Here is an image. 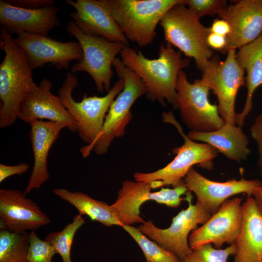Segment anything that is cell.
I'll use <instances>...</instances> for the list:
<instances>
[{"label":"cell","mask_w":262,"mask_h":262,"mask_svg":"<svg viewBox=\"0 0 262 262\" xmlns=\"http://www.w3.org/2000/svg\"><path fill=\"white\" fill-rule=\"evenodd\" d=\"M159 49L158 58L149 59L141 51L126 46L120 53V59L141 79L147 91V99L157 101L163 106H166V100L177 109L176 88L178 74L189 66L190 60L182 58V52L176 51L168 43L161 44Z\"/></svg>","instance_id":"1"},{"label":"cell","mask_w":262,"mask_h":262,"mask_svg":"<svg viewBox=\"0 0 262 262\" xmlns=\"http://www.w3.org/2000/svg\"><path fill=\"white\" fill-rule=\"evenodd\" d=\"M0 49L5 53L0 64V128L3 129L15 123L22 100L37 84L25 52L3 28L0 30Z\"/></svg>","instance_id":"2"},{"label":"cell","mask_w":262,"mask_h":262,"mask_svg":"<svg viewBox=\"0 0 262 262\" xmlns=\"http://www.w3.org/2000/svg\"><path fill=\"white\" fill-rule=\"evenodd\" d=\"M162 116L164 122L175 126L183 137L184 143L173 149V153L176 156L164 167L150 173H134V180L149 184L152 189L170 185L174 188L184 183V178L196 164L206 169H212L213 166V160L219 152L208 144L196 142L189 138L184 133L172 111L163 113Z\"/></svg>","instance_id":"3"},{"label":"cell","mask_w":262,"mask_h":262,"mask_svg":"<svg viewBox=\"0 0 262 262\" xmlns=\"http://www.w3.org/2000/svg\"><path fill=\"white\" fill-rule=\"evenodd\" d=\"M128 40L140 47L150 45L156 27L181 0H100Z\"/></svg>","instance_id":"4"},{"label":"cell","mask_w":262,"mask_h":262,"mask_svg":"<svg viewBox=\"0 0 262 262\" xmlns=\"http://www.w3.org/2000/svg\"><path fill=\"white\" fill-rule=\"evenodd\" d=\"M166 43L178 48L187 57L193 58L196 68L203 72L213 56L207 43L211 33L185 5V0L171 7L161 19Z\"/></svg>","instance_id":"5"},{"label":"cell","mask_w":262,"mask_h":262,"mask_svg":"<svg viewBox=\"0 0 262 262\" xmlns=\"http://www.w3.org/2000/svg\"><path fill=\"white\" fill-rule=\"evenodd\" d=\"M113 66L118 77L123 79L124 87L111 105L99 134L91 144L81 148L80 152L84 158L93 150L98 155L107 152L113 141L124 134L125 128L132 117L131 108L133 104L147 93L140 77L126 67L120 59L116 57Z\"/></svg>","instance_id":"6"},{"label":"cell","mask_w":262,"mask_h":262,"mask_svg":"<svg viewBox=\"0 0 262 262\" xmlns=\"http://www.w3.org/2000/svg\"><path fill=\"white\" fill-rule=\"evenodd\" d=\"M78 83L77 76L71 72H67L59 90L58 97L76 122L79 137L89 145L101 131L111 105L124 88V81L119 78L104 96H88L85 94L78 102L75 100L72 96Z\"/></svg>","instance_id":"7"},{"label":"cell","mask_w":262,"mask_h":262,"mask_svg":"<svg viewBox=\"0 0 262 262\" xmlns=\"http://www.w3.org/2000/svg\"><path fill=\"white\" fill-rule=\"evenodd\" d=\"M66 30L79 42L83 52V58L72 66L70 72H85L93 79L99 93L108 92L114 75L112 66L116 55L127 46L100 37L89 36L82 33L73 20L66 25Z\"/></svg>","instance_id":"8"},{"label":"cell","mask_w":262,"mask_h":262,"mask_svg":"<svg viewBox=\"0 0 262 262\" xmlns=\"http://www.w3.org/2000/svg\"><path fill=\"white\" fill-rule=\"evenodd\" d=\"M176 105L181 121L192 131L210 132L219 129L224 122L217 105L209 98L210 88L200 79L190 82L186 72L178 74L176 84Z\"/></svg>","instance_id":"9"},{"label":"cell","mask_w":262,"mask_h":262,"mask_svg":"<svg viewBox=\"0 0 262 262\" xmlns=\"http://www.w3.org/2000/svg\"><path fill=\"white\" fill-rule=\"evenodd\" d=\"M236 50H229L224 61L218 55L210 59L201 81L216 95L219 113L225 123L235 125V103L239 88L246 83L245 71L239 65Z\"/></svg>","instance_id":"10"},{"label":"cell","mask_w":262,"mask_h":262,"mask_svg":"<svg viewBox=\"0 0 262 262\" xmlns=\"http://www.w3.org/2000/svg\"><path fill=\"white\" fill-rule=\"evenodd\" d=\"M192 198L191 194L187 193L185 199L188 203V208L172 218L169 227L159 228L149 220L138 228L142 233L174 253L181 261L192 251L188 243L190 232L198 224H204L213 215L198 201L192 204Z\"/></svg>","instance_id":"11"},{"label":"cell","mask_w":262,"mask_h":262,"mask_svg":"<svg viewBox=\"0 0 262 262\" xmlns=\"http://www.w3.org/2000/svg\"><path fill=\"white\" fill-rule=\"evenodd\" d=\"M149 184L144 182L126 180L119 190L115 201L111 205L112 209L123 226L143 223L140 208L148 200H154L172 208L179 207L182 200L181 196L188 190L185 183L170 188H162L158 192H152Z\"/></svg>","instance_id":"12"},{"label":"cell","mask_w":262,"mask_h":262,"mask_svg":"<svg viewBox=\"0 0 262 262\" xmlns=\"http://www.w3.org/2000/svg\"><path fill=\"white\" fill-rule=\"evenodd\" d=\"M241 202L239 197L227 199L208 220L194 229L188 238L191 249L208 244H213L215 248L219 249L224 243L234 244L243 223Z\"/></svg>","instance_id":"13"},{"label":"cell","mask_w":262,"mask_h":262,"mask_svg":"<svg viewBox=\"0 0 262 262\" xmlns=\"http://www.w3.org/2000/svg\"><path fill=\"white\" fill-rule=\"evenodd\" d=\"M14 39L25 52L33 70L48 63L58 69H67L72 61L83 58L78 41L63 42L47 35L26 33L17 34Z\"/></svg>","instance_id":"14"},{"label":"cell","mask_w":262,"mask_h":262,"mask_svg":"<svg viewBox=\"0 0 262 262\" xmlns=\"http://www.w3.org/2000/svg\"><path fill=\"white\" fill-rule=\"evenodd\" d=\"M51 222L47 214L17 189H0V229L16 233L35 231Z\"/></svg>","instance_id":"15"},{"label":"cell","mask_w":262,"mask_h":262,"mask_svg":"<svg viewBox=\"0 0 262 262\" xmlns=\"http://www.w3.org/2000/svg\"><path fill=\"white\" fill-rule=\"evenodd\" d=\"M184 181L188 191L194 193L197 201L212 214L229 197L241 193L251 197L256 189L262 186V182L258 180H246L243 178L225 182L211 180L193 167L187 173Z\"/></svg>","instance_id":"16"},{"label":"cell","mask_w":262,"mask_h":262,"mask_svg":"<svg viewBox=\"0 0 262 262\" xmlns=\"http://www.w3.org/2000/svg\"><path fill=\"white\" fill-rule=\"evenodd\" d=\"M219 17L231 27L224 53L253 42L262 34V0L235 1Z\"/></svg>","instance_id":"17"},{"label":"cell","mask_w":262,"mask_h":262,"mask_svg":"<svg viewBox=\"0 0 262 262\" xmlns=\"http://www.w3.org/2000/svg\"><path fill=\"white\" fill-rule=\"evenodd\" d=\"M51 82L43 79L22 100L18 119L25 123L34 119L65 123L70 131H77L76 122L58 96L51 93Z\"/></svg>","instance_id":"18"},{"label":"cell","mask_w":262,"mask_h":262,"mask_svg":"<svg viewBox=\"0 0 262 262\" xmlns=\"http://www.w3.org/2000/svg\"><path fill=\"white\" fill-rule=\"evenodd\" d=\"M66 2L75 10L69 15L84 34L129 46L128 39L100 0H66Z\"/></svg>","instance_id":"19"},{"label":"cell","mask_w":262,"mask_h":262,"mask_svg":"<svg viewBox=\"0 0 262 262\" xmlns=\"http://www.w3.org/2000/svg\"><path fill=\"white\" fill-rule=\"evenodd\" d=\"M58 8L54 5L31 10L13 6L0 0V24L10 34L22 33L47 35L60 26Z\"/></svg>","instance_id":"20"},{"label":"cell","mask_w":262,"mask_h":262,"mask_svg":"<svg viewBox=\"0 0 262 262\" xmlns=\"http://www.w3.org/2000/svg\"><path fill=\"white\" fill-rule=\"evenodd\" d=\"M34 163L31 176L24 193L26 195L38 189L49 178L48 157L52 145L61 131L66 125L63 123L34 119L28 123Z\"/></svg>","instance_id":"21"},{"label":"cell","mask_w":262,"mask_h":262,"mask_svg":"<svg viewBox=\"0 0 262 262\" xmlns=\"http://www.w3.org/2000/svg\"><path fill=\"white\" fill-rule=\"evenodd\" d=\"M241 229L235 241V262H262V214L253 196L242 204Z\"/></svg>","instance_id":"22"},{"label":"cell","mask_w":262,"mask_h":262,"mask_svg":"<svg viewBox=\"0 0 262 262\" xmlns=\"http://www.w3.org/2000/svg\"><path fill=\"white\" fill-rule=\"evenodd\" d=\"M191 139L208 144L228 159L237 162L246 160L250 153L249 141L241 127L225 123L218 130L210 132L190 131Z\"/></svg>","instance_id":"23"},{"label":"cell","mask_w":262,"mask_h":262,"mask_svg":"<svg viewBox=\"0 0 262 262\" xmlns=\"http://www.w3.org/2000/svg\"><path fill=\"white\" fill-rule=\"evenodd\" d=\"M237 61L247 73L246 84V100L242 111L236 114L235 122L242 127L253 107V97L256 90L262 84V34L253 42L239 49Z\"/></svg>","instance_id":"24"},{"label":"cell","mask_w":262,"mask_h":262,"mask_svg":"<svg viewBox=\"0 0 262 262\" xmlns=\"http://www.w3.org/2000/svg\"><path fill=\"white\" fill-rule=\"evenodd\" d=\"M53 193L75 207L80 215H86L106 227L124 226L115 215L111 205L104 201L95 199L83 192L64 188L54 189Z\"/></svg>","instance_id":"25"},{"label":"cell","mask_w":262,"mask_h":262,"mask_svg":"<svg viewBox=\"0 0 262 262\" xmlns=\"http://www.w3.org/2000/svg\"><path fill=\"white\" fill-rule=\"evenodd\" d=\"M29 232L0 229V262H27Z\"/></svg>","instance_id":"26"},{"label":"cell","mask_w":262,"mask_h":262,"mask_svg":"<svg viewBox=\"0 0 262 262\" xmlns=\"http://www.w3.org/2000/svg\"><path fill=\"white\" fill-rule=\"evenodd\" d=\"M82 215L74 216L71 223H68L60 231L49 232L45 240L49 242L59 254L63 262H73L71 259V250L74 236L77 230L85 223Z\"/></svg>","instance_id":"27"},{"label":"cell","mask_w":262,"mask_h":262,"mask_svg":"<svg viewBox=\"0 0 262 262\" xmlns=\"http://www.w3.org/2000/svg\"><path fill=\"white\" fill-rule=\"evenodd\" d=\"M135 240L147 262H182L174 253L149 239L138 228L125 225L123 227Z\"/></svg>","instance_id":"28"},{"label":"cell","mask_w":262,"mask_h":262,"mask_svg":"<svg viewBox=\"0 0 262 262\" xmlns=\"http://www.w3.org/2000/svg\"><path fill=\"white\" fill-rule=\"evenodd\" d=\"M236 245L233 244L225 249H218L208 244L195 249L182 262H227L230 255H234Z\"/></svg>","instance_id":"29"},{"label":"cell","mask_w":262,"mask_h":262,"mask_svg":"<svg viewBox=\"0 0 262 262\" xmlns=\"http://www.w3.org/2000/svg\"><path fill=\"white\" fill-rule=\"evenodd\" d=\"M55 254L49 242L40 239L34 231L29 232L27 262H52Z\"/></svg>","instance_id":"30"},{"label":"cell","mask_w":262,"mask_h":262,"mask_svg":"<svg viewBox=\"0 0 262 262\" xmlns=\"http://www.w3.org/2000/svg\"><path fill=\"white\" fill-rule=\"evenodd\" d=\"M185 4L199 19L205 16H220L228 6L225 0H185Z\"/></svg>","instance_id":"31"},{"label":"cell","mask_w":262,"mask_h":262,"mask_svg":"<svg viewBox=\"0 0 262 262\" xmlns=\"http://www.w3.org/2000/svg\"><path fill=\"white\" fill-rule=\"evenodd\" d=\"M250 135L258 147V164L262 175V112L255 118L250 128Z\"/></svg>","instance_id":"32"},{"label":"cell","mask_w":262,"mask_h":262,"mask_svg":"<svg viewBox=\"0 0 262 262\" xmlns=\"http://www.w3.org/2000/svg\"><path fill=\"white\" fill-rule=\"evenodd\" d=\"M13 6L27 9L35 10L54 5V0H5Z\"/></svg>","instance_id":"33"},{"label":"cell","mask_w":262,"mask_h":262,"mask_svg":"<svg viewBox=\"0 0 262 262\" xmlns=\"http://www.w3.org/2000/svg\"><path fill=\"white\" fill-rule=\"evenodd\" d=\"M29 168L26 163H21L15 165H8L0 164V182L8 177L15 175H21L26 172Z\"/></svg>","instance_id":"34"},{"label":"cell","mask_w":262,"mask_h":262,"mask_svg":"<svg viewBox=\"0 0 262 262\" xmlns=\"http://www.w3.org/2000/svg\"><path fill=\"white\" fill-rule=\"evenodd\" d=\"M207 43L212 49H216L224 53L227 45V37L213 33H210L207 37Z\"/></svg>","instance_id":"35"},{"label":"cell","mask_w":262,"mask_h":262,"mask_svg":"<svg viewBox=\"0 0 262 262\" xmlns=\"http://www.w3.org/2000/svg\"><path fill=\"white\" fill-rule=\"evenodd\" d=\"M210 28L211 33L226 37L231 32V27L229 22L222 18L213 20Z\"/></svg>","instance_id":"36"},{"label":"cell","mask_w":262,"mask_h":262,"mask_svg":"<svg viewBox=\"0 0 262 262\" xmlns=\"http://www.w3.org/2000/svg\"><path fill=\"white\" fill-rule=\"evenodd\" d=\"M252 196L259 211L262 214V186L256 189Z\"/></svg>","instance_id":"37"},{"label":"cell","mask_w":262,"mask_h":262,"mask_svg":"<svg viewBox=\"0 0 262 262\" xmlns=\"http://www.w3.org/2000/svg\"></svg>","instance_id":"38"}]
</instances>
